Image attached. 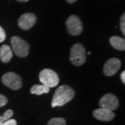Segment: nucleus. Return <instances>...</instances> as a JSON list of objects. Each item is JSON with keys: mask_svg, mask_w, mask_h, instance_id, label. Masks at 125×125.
Here are the masks:
<instances>
[{"mask_svg": "<svg viewBox=\"0 0 125 125\" xmlns=\"http://www.w3.org/2000/svg\"><path fill=\"white\" fill-rule=\"evenodd\" d=\"M74 97V91L70 86L63 85L56 89L52 102V107L62 106L70 102Z\"/></svg>", "mask_w": 125, "mask_h": 125, "instance_id": "nucleus-1", "label": "nucleus"}, {"mask_svg": "<svg viewBox=\"0 0 125 125\" xmlns=\"http://www.w3.org/2000/svg\"><path fill=\"white\" fill-rule=\"evenodd\" d=\"M70 61L75 66L82 65L86 61L84 47L81 43L74 44L70 49Z\"/></svg>", "mask_w": 125, "mask_h": 125, "instance_id": "nucleus-2", "label": "nucleus"}, {"mask_svg": "<svg viewBox=\"0 0 125 125\" xmlns=\"http://www.w3.org/2000/svg\"><path fill=\"white\" fill-rule=\"evenodd\" d=\"M13 52L19 57H26L29 52V45L18 36H13L10 40Z\"/></svg>", "mask_w": 125, "mask_h": 125, "instance_id": "nucleus-3", "label": "nucleus"}, {"mask_svg": "<svg viewBox=\"0 0 125 125\" xmlns=\"http://www.w3.org/2000/svg\"><path fill=\"white\" fill-rule=\"evenodd\" d=\"M40 82L49 88H53L58 85L59 77L58 74L50 69H44L39 74Z\"/></svg>", "mask_w": 125, "mask_h": 125, "instance_id": "nucleus-4", "label": "nucleus"}, {"mask_svg": "<svg viewBox=\"0 0 125 125\" xmlns=\"http://www.w3.org/2000/svg\"><path fill=\"white\" fill-rule=\"evenodd\" d=\"M1 81L6 86L14 90L20 89L22 85L21 77L16 73L11 72L4 74L1 78Z\"/></svg>", "mask_w": 125, "mask_h": 125, "instance_id": "nucleus-5", "label": "nucleus"}, {"mask_svg": "<svg viewBox=\"0 0 125 125\" xmlns=\"http://www.w3.org/2000/svg\"><path fill=\"white\" fill-rule=\"evenodd\" d=\"M66 27L68 33L73 36L80 35L83 31L82 22L79 18L75 15H72L67 18Z\"/></svg>", "mask_w": 125, "mask_h": 125, "instance_id": "nucleus-6", "label": "nucleus"}, {"mask_svg": "<svg viewBox=\"0 0 125 125\" xmlns=\"http://www.w3.org/2000/svg\"><path fill=\"white\" fill-rule=\"evenodd\" d=\"M99 105L101 108L113 111L117 109L118 107L119 101L115 94L112 93H107L104 94L100 99Z\"/></svg>", "mask_w": 125, "mask_h": 125, "instance_id": "nucleus-7", "label": "nucleus"}, {"mask_svg": "<svg viewBox=\"0 0 125 125\" xmlns=\"http://www.w3.org/2000/svg\"><path fill=\"white\" fill-rule=\"evenodd\" d=\"M36 20V16L33 13H24L19 18L18 25L23 30H29L35 25Z\"/></svg>", "mask_w": 125, "mask_h": 125, "instance_id": "nucleus-8", "label": "nucleus"}, {"mask_svg": "<svg viewBox=\"0 0 125 125\" xmlns=\"http://www.w3.org/2000/svg\"><path fill=\"white\" fill-rule=\"evenodd\" d=\"M121 67V61L116 58H110L104 66V73L108 76H113Z\"/></svg>", "mask_w": 125, "mask_h": 125, "instance_id": "nucleus-9", "label": "nucleus"}, {"mask_svg": "<svg viewBox=\"0 0 125 125\" xmlns=\"http://www.w3.org/2000/svg\"><path fill=\"white\" fill-rule=\"evenodd\" d=\"M93 115L94 117L97 120L106 122L111 121L115 117V113L113 112V111L101 107L94 110L93 113Z\"/></svg>", "mask_w": 125, "mask_h": 125, "instance_id": "nucleus-10", "label": "nucleus"}, {"mask_svg": "<svg viewBox=\"0 0 125 125\" xmlns=\"http://www.w3.org/2000/svg\"><path fill=\"white\" fill-rule=\"evenodd\" d=\"M13 57V52L9 45H3L0 47V59L3 62H9Z\"/></svg>", "mask_w": 125, "mask_h": 125, "instance_id": "nucleus-11", "label": "nucleus"}, {"mask_svg": "<svg viewBox=\"0 0 125 125\" xmlns=\"http://www.w3.org/2000/svg\"><path fill=\"white\" fill-rule=\"evenodd\" d=\"M109 41H110V44L115 49L120 51H124L125 49V38L119 36H112Z\"/></svg>", "mask_w": 125, "mask_h": 125, "instance_id": "nucleus-12", "label": "nucleus"}, {"mask_svg": "<svg viewBox=\"0 0 125 125\" xmlns=\"http://www.w3.org/2000/svg\"><path fill=\"white\" fill-rule=\"evenodd\" d=\"M49 91V88L45 85H34L31 88V93L36 94L37 95H40L42 94L48 93Z\"/></svg>", "mask_w": 125, "mask_h": 125, "instance_id": "nucleus-13", "label": "nucleus"}, {"mask_svg": "<svg viewBox=\"0 0 125 125\" xmlns=\"http://www.w3.org/2000/svg\"><path fill=\"white\" fill-rule=\"evenodd\" d=\"M47 125H66V121L62 117H54L48 122Z\"/></svg>", "mask_w": 125, "mask_h": 125, "instance_id": "nucleus-14", "label": "nucleus"}, {"mask_svg": "<svg viewBox=\"0 0 125 125\" xmlns=\"http://www.w3.org/2000/svg\"><path fill=\"white\" fill-rule=\"evenodd\" d=\"M13 115V111L11 109H9L4 113L2 116H0V124L4 122L5 121L8 120L11 118V117Z\"/></svg>", "mask_w": 125, "mask_h": 125, "instance_id": "nucleus-15", "label": "nucleus"}, {"mask_svg": "<svg viewBox=\"0 0 125 125\" xmlns=\"http://www.w3.org/2000/svg\"><path fill=\"white\" fill-rule=\"evenodd\" d=\"M120 29L123 35H125V14L123 13L120 18Z\"/></svg>", "mask_w": 125, "mask_h": 125, "instance_id": "nucleus-16", "label": "nucleus"}, {"mask_svg": "<svg viewBox=\"0 0 125 125\" xmlns=\"http://www.w3.org/2000/svg\"><path fill=\"white\" fill-rule=\"evenodd\" d=\"M8 103V99L3 94H0V108L4 106Z\"/></svg>", "mask_w": 125, "mask_h": 125, "instance_id": "nucleus-17", "label": "nucleus"}, {"mask_svg": "<svg viewBox=\"0 0 125 125\" xmlns=\"http://www.w3.org/2000/svg\"><path fill=\"white\" fill-rule=\"evenodd\" d=\"M0 125H17V122L14 119H11V120L9 119L8 120L1 123Z\"/></svg>", "mask_w": 125, "mask_h": 125, "instance_id": "nucleus-18", "label": "nucleus"}, {"mask_svg": "<svg viewBox=\"0 0 125 125\" xmlns=\"http://www.w3.org/2000/svg\"><path fill=\"white\" fill-rule=\"evenodd\" d=\"M6 39V33L2 27L0 26V42H4Z\"/></svg>", "mask_w": 125, "mask_h": 125, "instance_id": "nucleus-19", "label": "nucleus"}, {"mask_svg": "<svg viewBox=\"0 0 125 125\" xmlns=\"http://www.w3.org/2000/svg\"><path fill=\"white\" fill-rule=\"evenodd\" d=\"M121 80L122 81V83L125 84V71H123L121 74Z\"/></svg>", "mask_w": 125, "mask_h": 125, "instance_id": "nucleus-20", "label": "nucleus"}, {"mask_svg": "<svg viewBox=\"0 0 125 125\" xmlns=\"http://www.w3.org/2000/svg\"><path fill=\"white\" fill-rule=\"evenodd\" d=\"M77 0H67V1L68 3H70V4H74V3H75Z\"/></svg>", "mask_w": 125, "mask_h": 125, "instance_id": "nucleus-21", "label": "nucleus"}, {"mask_svg": "<svg viewBox=\"0 0 125 125\" xmlns=\"http://www.w3.org/2000/svg\"><path fill=\"white\" fill-rule=\"evenodd\" d=\"M18 1H20V2H27L29 0H17Z\"/></svg>", "mask_w": 125, "mask_h": 125, "instance_id": "nucleus-22", "label": "nucleus"}, {"mask_svg": "<svg viewBox=\"0 0 125 125\" xmlns=\"http://www.w3.org/2000/svg\"><path fill=\"white\" fill-rule=\"evenodd\" d=\"M88 54H89V55H90V54H91V52H88Z\"/></svg>", "mask_w": 125, "mask_h": 125, "instance_id": "nucleus-23", "label": "nucleus"}]
</instances>
